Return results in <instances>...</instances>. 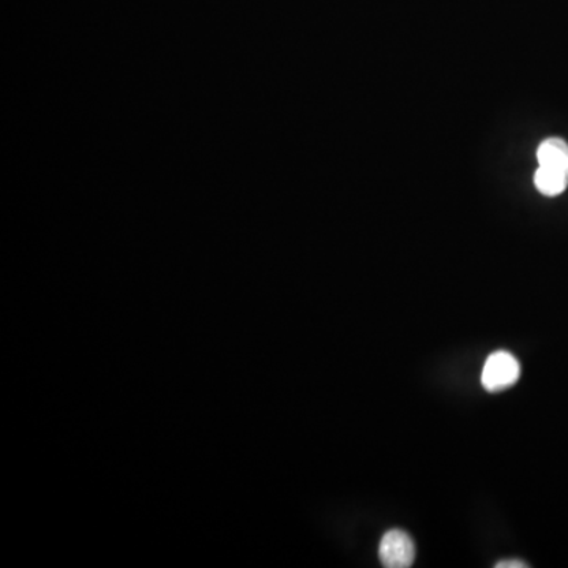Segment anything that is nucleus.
<instances>
[{"mask_svg": "<svg viewBox=\"0 0 568 568\" xmlns=\"http://www.w3.org/2000/svg\"><path fill=\"white\" fill-rule=\"evenodd\" d=\"M519 375H521V366L515 355L507 351H496L485 362L484 372H481V386L485 387V390L496 394V392L515 386Z\"/></svg>", "mask_w": 568, "mask_h": 568, "instance_id": "nucleus-2", "label": "nucleus"}, {"mask_svg": "<svg viewBox=\"0 0 568 568\" xmlns=\"http://www.w3.org/2000/svg\"><path fill=\"white\" fill-rule=\"evenodd\" d=\"M538 170L534 174L536 189L545 196H559L568 186V144L549 138L538 145Z\"/></svg>", "mask_w": 568, "mask_h": 568, "instance_id": "nucleus-1", "label": "nucleus"}, {"mask_svg": "<svg viewBox=\"0 0 568 568\" xmlns=\"http://www.w3.org/2000/svg\"><path fill=\"white\" fill-rule=\"evenodd\" d=\"M379 559L387 568L413 567L416 560L413 538L402 529L388 530L379 544Z\"/></svg>", "mask_w": 568, "mask_h": 568, "instance_id": "nucleus-3", "label": "nucleus"}, {"mask_svg": "<svg viewBox=\"0 0 568 568\" xmlns=\"http://www.w3.org/2000/svg\"><path fill=\"white\" fill-rule=\"evenodd\" d=\"M529 567L528 564L523 560H500L496 564V568H525Z\"/></svg>", "mask_w": 568, "mask_h": 568, "instance_id": "nucleus-4", "label": "nucleus"}]
</instances>
